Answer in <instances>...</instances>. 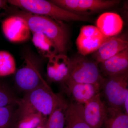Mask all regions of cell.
<instances>
[{
	"mask_svg": "<svg viewBox=\"0 0 128 128\" xmlns=\"http://www.w3.org/2000/svg\"><path fill=\"white\" fill-rule=\"evenodd\" d=\"M13 15L23 18L32 33H41L51 40L56 46L58 54H64L66 49V30L60 21L48 17L32 14L16 9H8Z\"/></svg>",
	"mask_w": 128,
	"mask_h": 128,
	"instance_id": "obj_1",
	"label": "cell"
},
{
	"mask_svg": "<svg viewBox=\"0 0 128 128\" xmlns=\"http://www.w3.org/2000/svg\"><path fill=\"white\" fill-rule=\"evenodd\" d=\"M8 2L32 14L46 16L58 20L86 21V16L75 14L63 9L50 1L44 0H10Z\"/></svg>",
	"mask_w": 128,
	"mask_h": 128,
	"instance_id": "obj_2",
	"label": "cell"
},
{
	"mask_svg": "<svg viewBox=\"0 0 128 128\" xmlns=\"http://www.w3.org/2000/svg\"><path fill=\"white\" fill-rule=\"evenodd\" d=\"M101 90L107 103L108 108L124 112V103L128 98V72L103 77Z\"/></svg>",
	"mask_w": 128,
	"mask_h": 128,
	"instance_id": "obj_3",
	"label": "cell"
},
{
	"mask_svg": "<svg viewBox=\"0 0 128 128\" xmlns=\"http://www.w3.org/2000/svg\"><path fill=\"white\" fill-rule=\"evenodd\" d=\"M70 59L69 79L80 83L102 84L103 77L98 62L82 55Z\"/></svg>",
	"mask_w": 128,
	"mask_h": 128,
	"instance_id": "obj_4",
	"label": "cell"
},
{
	"mask_svg": "<svg viewBox=\"0 0 128 128\" xmlns=\"http://www.w3.org/2000/svg\"><path fill=\"white\" fill-rule=\"evenodd\" d=\"M58 97L53 92L46 82L39 87L25 93L20 103L32 108L48 116L53 111Z\"/></svg>",
	"mask_w": 128,
	"mask_h": 128,
	"instance_id": "obj_5",
	"label": "cell"
},
{
	"mask_svg": "<svg viewBox=\"0 0 128 128\" xmlns=\"http://www.w3.org/2000/svg\"><path fill=\"white\" fill-rule=\"evenodd\" d=\"M24 64L15 74L17 87L25 93L45 83L36 64L29 57L25 58Z\"/></svg>",
	"mask_w": 128,
	"mask_h": 128,
	"instance_id": "obj_6",
	"label": "cell"
},
{
	"mask_svg": "<svg viewBox=\"0 0 128 128\" xmlns=\"http://www.w3.org/2000/svg\"><path fill=\"white\" fill-rule=\"evenodd\" d=\"M54 4L75 14L88 13L113 7L118 0H52Z\"/></svg>",
	"mask_w": 128,
	"mask_h": 128,
	"instance_id": "obj_7",
	"label": "cell"
},
{
	"mask_svg": "<svg viewBox=\"0 0 128 128\" xmlns=\"http://www.w3.org/2000/svg\"><path fill=\"white\" fill-rule=\"evenodd\" d=\"M108 38L96 27L91 25L83 26L76 41L78 52L84 56L94 53Z\"/></svg>",
	"mask_w": 128,
	"mask_h": 128,
	"instance_id": "obj_8",
	"label": "cell"
},
{
	"mask_svg": "<svg viewBox=\"0 0 128 128\" xmlns=\"http://www.w3.org/2000/svg\"><path fill=\"white\" fill-rule=\"evenodd\" d=\"M62 86L75 102L83 105L100 94L101 90L100 84L76 82L69 78Z\"/></svg>",
	"mask_w": 128,
	"mask_h": 128,
	"instance_id": "obj_9",
	"label": "cell"
},
{
	"mask_svg": "<svg viewBox=\"0 0 128 128\" xmlns=\"http://www.w3.org/2000/svg\"><path fill=\"white\" fill-rule=\"evenodd\" d=\"M70 59L64 54H58L49 58L47 67L48 80L62 86L69 78Z\"/></svg>",
	"mask_w": 128,
	"mask_h": 128,
	"instance_id": "obj_10",
	"label": "cell"
},
{
	"mask_svg": "<svg viewBox=\"0 0 128 128\" xmlns=\"http://www.w3.org/2000/svg\"><path fill=\"white\" fill-rule=\"evenodd\" d=\"M2 29L5 36L11 42H22L30 37L31 31L26 22L15 15L10 16L2 22Z\"/></svg>",
	"mask_w": 128,
	"mask_h": 128,
	"instance_id": "obj_11",
	"label": "cell"
},
{
	"mask_svg": "<svg viewBox=\"0 0 128 128\" xmlns=\"http://www.w3.org/2000/svg\"><path fill=\"white\" fill-rule=\"evenodd\" d=\"M107 107L101 99V93L83 105V113L86 123L91 128H102Z\"/></svg>",
	"mask_w": 128,
	"mask_h": 128,
	"instance_id": "obj_12",
	"label": "cell"
},
{
	"mask_svg": "<svg viewBox=\"0 0 128 128\" xmlns=\"http://www.w3.org/2000/svg\"><path fill=\"white\" fill-rule=\"evenodd\" d=\"M128 41L124 37L109 38L93 53L92 58L95 61L100 64L128 48Z\"/></svg>",
	"mask_w": 128,
	"mask_h": 128,
	"instance_id": "obj_13",
	"label": "cell"
},
{
	"mask_svg": "<svg viewBox=\"0 0 128 128\" xmlns=\"http://www.w3.org/2000/svg\"><path fill=\"white\" fill-rule=\"evenodd\" d=\"M98 64L104 78L128 72V48Z\"/></svg>",
	"mask_w": 128,
	"mask_h": 128,
	"instance_id": "obj_14",
	"label": "cell"
},
{
	"mask_svg": "<svg viewBox=\"0 0 128 128\" xmlns=\"http://www.w3.org/2000/svg\"><path fill=\"white\" fill-rule=\"evenodd\" d=\"M17 120L15 128H36L48 118L32 108L20 103L16 111Z\"/></svg>",
	"mask_w": 128,
	"mask_h": 128,
	"instance_id": "obj_15",
	"label": "cell"
},
{
	"mask_svg": "<svg viewBox=\"0 0 128 128\" xmlns=\"http://www.w3.org/2000/svg\"><path fill=\"white\" fill-rule=\"evenodd\" d=\"M122 19L118 14L106 12L101 14L96 22V27L102 34L109 38L115 36L122 31Z\"/></svg>",
	"mask_w": 128,
	"mask_h": 128,
	"instance_id": "obj_16",
	"label": "cell"
},
{
	"mask_svg": "<svg viewBox=\"0 0 128 128\" xmlns=\"http://www.w3.org/2000/svg\"><path fill=\"white\" fill-rule=\"evenodd\" d=\"M64 128H91L84 118L83 105L76 102H68Z\"/></svg>",
	"mask_w": 128,
	"mask_h": 128,
	"instance_id": "obj_17",
	"label": "cell"
},
{
	"mask_svg": "<svg viewBox=\"0 0 128 128\" xmlns=\"http://www.w3.org/2000/svg\"><path fill=\"white\" fill-rule=\"evenodd\" d=\"M68 104L62 96L58 94L54 107L48 117L46 128H64Z\"/></svg>",
	"mask_w": 128,
	"mask_h": 128,
	"instance_id": "obj_18",
	"label": "cell"
},
{
	"mask_svg": "<svg viewBox=\"0 0 128 128\" xmlns=\"http://www.w3.org/2000/svg\"><path fill=\"white\" fill-rule=\"evenodd\" d=\"M32 34L33 43L41 55L49 59L58 53L55 44L46 35L38 32Z\"/></svg>",
	"mask_w": 128,
	"mask_h": 128,
	"instance_id": "obj_19",
	"label": "cell"
},
{
	"mask_svg": "<svg viewBox=\"0 0 128 128\" xmlns=\"http://www.w3.org/2000/svg\"><path fill=\"white\" fill-rule=\"evenodd\" d=\"M102 128H128V114L121 110L107 107Z\"/></svg>",
	"mask_w": 128,
	"mask_h": 128,
	"instance_id": "obj_20",
	"label": "cell"
},
{
	"mask_svg": "<svg viewBox=\"0 0 128 128\" xmlns=\"http://www.w3.org/2000/svg\"><path fill=\"white\" fill-rule=\"evenodd\" d=\"M18 107V105H11L0 108V128H15Z\"/></svg>",
	"mask_w": 128,
	"mask_h": 128,
	"instance_id": "obj_21",
	"label": "cell"
},
{
	"mask_svg": "<svg viewBox=\"0 0 128 128\" xmlns=\"http://www.w3.org/2000/svg\"><path fill=\"white\" fill-rule=\"evenodd\" d=\"M16 64L14 57L8 52L0 50V76L16 73Z\"/></svg>",
	"mask_w": 128,
	"mask_h": 128,
	"instance_id": "obj_22",
	"label": "cell"
},
{
	"mask_svg": "<svg viewBox=\"0 0 128 128\" xmlns=\"http://www.w3.org/2000/svg\"><path fill=\"white\" fill-rule=\"evenodd\" d=\"M20 100L7 85L0 82V108L9 105H18Z\"/></svg>",
	"mask_w": 128,
	"mask_h": 128,
	"instance_id": "obj_23",
	"label": "cell"
},
{
	"mask_svg": "<svg viewBox=\"0 0 128 128\" xmlns=\"http://www.w3.org/2000/svg\"><path fill=\"white\" fill-rule=\"evenodd\" d=\"M7 1L0 0V16H1V12L2 9H6L7 7Z\"/></svg>",
	"mask_w": 128,
	"mask_h": 128,
	"instance_id": "obj_24",
	"label": "cell"
},
{
	"mask_svg": "<svg viewBox=\"0 0 128 128\" xmlns=\"http://www.w3.org/2000/svg\"><path fill=\"white\" fill-rule=\"evenodd\" d=\"M47 121L46 122H44L43 123L41 124V125L38 126V128H46V123H47Z\"/></svg>",
	"mask_w": 128,
	"mask_h": 128,
	"instance_id": "obj_25",
	"label": "cell"
}]
</instances>
